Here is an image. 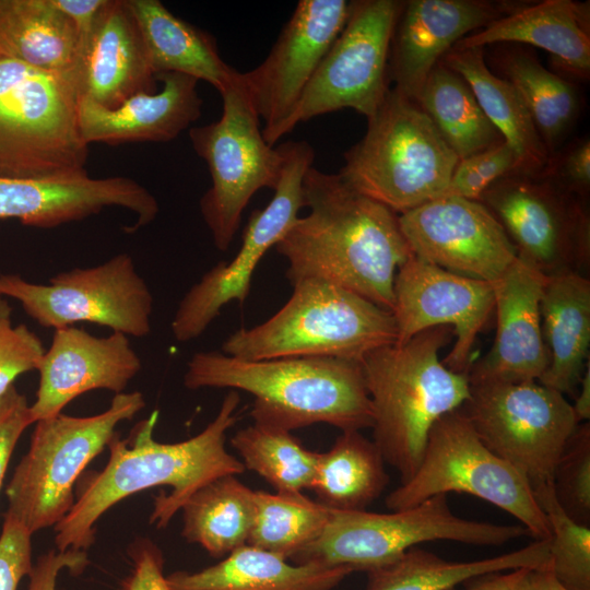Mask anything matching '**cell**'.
I'll return each instance as SVG.
<instances>
[{
  "label": "cell",
  "mask_w": 590,
  "mask_h": 590,
  "mask_svg": "<svg viewBox=\"0 0 590 590\" xmlns=\"http://www.w3.org/2000/svg\"><path fill=\"white\" fill-rule=\"evenodd\" d=\"M238 391L229 390L212 422L196 436L179 442L154 439L158 412L139 422L127 439L116 433L108 444L106 465L81 484L74 504L55 526L57 551H87L95 541L97 520L122 499L155 486H169L153 502L150 523L165 528L186 500L203 484L245 467L225 448L226 434L237 422Z\"/></svg>",
  "instance_id": "6da1fadb"
},
{
  "label": "cell",
  "mask_w": 590,
  "mask_h": 590,
  "mask_svg": "<svg viewBox=\"0 0 590 590\" xmlns=\"http://www.w3.org/2000/svg\"><path fill=\"white\" fill-rule=\"evenodd\" d=\"M298 217L274 249L292 283L321 279L392 311L399 268L413 255L399 215L350 187L339 174L311 166L302 186Z\"/></svg>",
  "instance_id": "7a4b0ae2"
},
{
  "label": "cell",
  "mask_w": 590,
  "mask_h": 590,
  "mask_svg": "<svg viewBox=\"0 0 590 590\" xmlns=\"http://www.w3.org/2000/svg\"><path fill=\"white\" fill-rule=\"evenodd\" d=\"M190 390L226 388L253 396V423L292 432L317 423L343 430L373 426L374 412L358 361L332 357L241 359L198 352L187 363Z\"/></svg>",
  "instance_id": "3957f363"
},
{
  "label": "cell",
  "mask_w": 590,
  "mask_h": 590,
  "mask_svg": "<svg viewBox=\"0 0 590 590\" xmlns=\"http://www.w3.org/2000/svg\"><path fill=\"white\" fill-rule=\"evenodd\" d=\"M452 335L449 327L430 328L361 361L374 412L373 441L399 472L401 484L420 465L433 425L470 396L468 374L455 373L439 359Z\"/></svg>",
  "instance_id": "277c9868"
},
{
  "label": "cell",
  "mask_w": 590,
  "mask_h": 590,
  "mask_svg": "<svg viewBox=\"0 0 590 590\" xmlns=\"http://www.w3.org/2000/svg\"><path fill=\"white\" fill-rule=\"evenodd\" d=\"M288 300L262 323L241 328L222 353L241 359L332 357L361 362L397 342L391 311L332 282L302 279Z\"/></svg>",
  "instance_id": "5b68a950"
},
{
  "label": "cell",
  "mask_w": 590,
  "mask_h": 590,
  "mask_svg": "<svg viewBox=\"0 0 590 590\" xmlns=\"http://www.w3.org/2000/svg\"><path fill=\"white\" fill-rule=\"evenodd\" d=\"M343 156L339 176L398 215L441 197L459 162L418 103L394 87Z\"/></svg>",
  "instance_id": "8992f818"
},
{
  "label": "cell",
  "mask_w": 590,
  "mask_h": 590,
  "mask_svg": "<svg viewBox=\"0 0 590 590\" xmlns=\"http://www.w3.org/2000/svg\"><path fill=\"white\" fill-rule=\"evenodd\" d=\"M70 78L0 52V177L39 179L85 173L88 145Z\"/></svg>",
  "instance_id": "52a82bcc"
},
{
  "label": "cell",
  "mask_w": 590,
  "mask_h": 590,
  "mask_svg": "<svg viewBox=\"0 0 590 590\" xmlns=\"http://www.w3.org/2000/svg\"><path fill=\"white\" fill-rule=\"evenodd\" d=\"M144 406L140 391L121 392L99 414L60 413L37 421L28 450L7 485L5 515L32 534L58 524L74 504V484L86 465L108 446L117 425Z\"/></svg>",
  "instance_id": "ba28073f"
},
{
  "label": "cell",
  "mask_w": 590,
  "mask_h": 590,
  "mask_svg": "<svg viewBox=\"0 0 590 590\" xmlns=\"http://www.w3.org/2000/svg\"><path fill=\"white\" fill-rule=\"evenodd\" d=\"M530 535L520 524L503 526L456 516L446 494L416 506L377 514L331 510L321 533L297 552L295 564L346 566L369 571L389 564L415 545L438 540L476 545H502Z\"/></svg>",
  "instance_id": "9c48e42d"
},
{
  "label": "cell",
  "mask_w": 590,
  "mask_h": 590,
  "mask_svg": "<svg viewBox=\"0 0 590 590\" xmlns=\"http://www.w3.org/2000/svg\"><path fill=\"white\" fill-rule=\"evenodd\" d=\"M449 492L470 494L502 508L536 540L551 536L528 480L483 444L459 409L433 425L415 473L387 496L386 505L402 510Z\"/></svg>",
  "instance_id": "30bf717a"
},
{
  "label": "cell",
  "mask_w": 590,
  "mask_h": 590,
  "mask_svg": "<svg viewBox=\"0 0 590 590\" xmlns=\"http://www.w3.org/2000/svg\"><path fill=\"white\" fill-rule=\"evenodd\" d=\"M220 94V119L190 128L189 138L212 179L200 200V211L215 247L226 251L253 194L262 188H276L283 154L280 145L271 146L264 140L241 72L237 71Z\"/></svg>",
  "instance_id": "8fae6325"
},
{
  "label": "cell",
  "mask_w": 590,
  "mask_h": 590,
  "mask_svg": "<svg viewBox=\"0 0 590 590\" xmlns=\"http://www.w3.org/2000/svg\"><path fill=\"white\" fill-rule=\"evenodd\" d=\"M459 409L483 444L522 474L531 487L552 482L580 424L565 396L538 381L480 380Z\"/></svg>",
  "instance_id": "7c38bea8"
},
{
  "label": "cell",
  "mask_w": 590,
  "mask_h": 590,
  "mask_svg": "<svg viewBox=\"0 0 590 590\" xmlns=\"http://www.w3.org/2000/svg\"><path fill=\"white\" fill-rule=\"evenodd\" d=\"M403 1H350L344 27L329 48L290 116L270 145L298 123L351 108L367 119L382 104L389 87V54Z\"/></svg>",
  "instance_id": "4fadbf2b"
},
{
  "label": "cell",
  "mask_w": 590,
  "mask_h": 590,
  "mask_svg": "<svg viewBox=\"0 0 590 590\" xmlns=\"http://www.w3.org/2000/svg\"><path fill=\"white\" fill-rule=\"evenodd\" d=\"M0 293L17 300L44 328L56 330L90 322L134 338L151 332L153 296L129 253L116 255L94 267L60 272L47 284L2 274Z\"/></svg>",
  "instance_id": "5bb4252c"
},
{
  "label": "cell",
  "mask_w": 590,
  "mask_h": 590,
  "mask_svg": "<svg viewBox=\"0 0 590 590\" xmlns=\"http://www.w3.org/2000/svg\"><path fill=\"white\" fill-rule=\"evenodd\" d=\"M480 202L503 226L518 257L544 275L586 274L590 262L587 200L538 174L516 172L487 188Z\"/></svg>",
  "instance_id": "9a60e30c"
},
{
  "label": "cell",
  "mask_w": 590,
  "mask_h": 590,
  "mask_svg": "<svg viewBox=\"0 0 590 590\" xmlns=\"http://www.w3.org/2000/svg\"><path fill=\"white\" fill-rule=\"evenodd\" d=\"M280 148L283 163L271 201L250 215L233 259L215 264L181 298L170 324L177 341L197 339L222 307L232 300H246L257 266L299 217L303 179L312 166L315 151L307 141H287Z\"/></svg>",
  "instance_id": "2e32d148"
},
{
  "label": "cell",
  "mask_w": 590,
  "mask_h": 590,
  "mask_svg": "<svg viewBox=\"0 0 590 590\" xmlns=\"http://www.w3.org/2000/svg\"><path fill=\"white\" fill-rule=\"evenodd\" d=\"M392 315L397 342L435 328H451L456 341L441 362L455 373L468 374L476 337L494 311L492 283L447 271L412 255L393 283Z\"/></svg>",
  "instance_id": "e0dca14e"
},
{
  "label": "cell",
  "mask_w": 590,
  "mask_h": 590,
  "mask_svg": "<svg viewBox=\"0 0 590 590\" xmlns=\"http://www.w3.org/2000/svg\"><path fill=\"white\" fill-rule=\"evenodd\" d=\"M345 0H300L267 58L241 73L270 145L290 116L349 16Z\"/></svg>",
  "instance_id": "ac0fdd59"
},
{
  "label": "cell",
  "mask_w": 590,
  "mask_h": 590,
  "mask_svg": "<svg viewBox=\"0 0 590 590\" xmlns=\"http://www.w3.org/2000/svg\"><path fill=\"white\" fill-rule=\"evenodd\" d=\"M399 224L414 256L463 276L493 283L518 257L480 201L442 196L400 214Z\"/></svg>",
  "instance_id": "d6986e66"
},
{
  "label": "cell",
  "mask_w": 590,
  "mask_h": 590,
  "mask_svg": "<svg viewBox=\"0 0 590 590\" xmlns=\"http://www.w3.org/2000/svg\"><path fill=\"white\" fill-rule=\"evenodd\" d=\"M117 206L137 215L131 231L154 221L158 203L142 185L129 177L92 178L87 172L39 179L0 177V219L52 228Z\"/></svg>",
  "instance_id": "ffe728a7"
},
{
  "label": "cell",
  "mask_w": 590,
  "mask_h": 590,
  "mask_svg": "<svg viewBox=\"0 0 590 590\" xmlns=\"http://www.w3.org/2000/svg\"><path fill=\"white\" fill-rule=\"evenodd\" d=\"M142 363L129 337H96L74 326L56 329L37 371L38 388L30 411L34 424L62 413L72 400L92 390L123 392Z\"/></svg>",
  "instance_id": "44dd1931"
},
{
  "label": "cell",
  "mask_w": 590,
  "mask_h": 590,
  "mask_svg": "<svg viewBox=\"0 0 590 590\" xmlns=\"http://www.w3.org/2000/svg\"><path fill=\"white\" fill-rule=\"evenodd\" d=\"M520 7L488 0L403 1L389 54L394 88L416 99L430 70L459 40Z\"/></svg>",
  "instance_id": "7402d4cb"
},
{
  "label": "cell",
  "mask_w": 590,
  "mask_h": 590,
  "mask_svg": "<svg viewBox=\"0 0 590 590\" xmlns=\"http://www.w3.org/2000/svg\"><path fill=\"white\" fill-rule=\"evenodd\" d=\"M546 275L517 257L495 282L496 334L492 349L468 371L469 381H538L548 366L540 302Z\"/></svg>",
  "instance_id": "603a6c76"
},
{
  "label": "cell",
  "mask_w": 590,
  "mask_h": 590,
  "mask_svg": "<svg viewBox=\"0 0 590 590\" xmlns=\"http://www.w3.org/2000/svg\"><path fill=\"white\" fill-rule=\"evenodd\" d=\"M156 79L163 83L160 92L135 94L114 109L81 97L78 122L83 141L87 145L167 142L196 122L203 103L199 81L176 72L160 73Z\"/></svg>",
  "instance_id": "cb8c5ba5"
},
{
  "label": "cell",
  "mask_w": 590,
  "mask_h": 590,
  "mask_svg": "<svg viewBox=\"0 0 590 590\" xmlns=\"http://www.w3.org/2000/svg\"><path fill=\"white\" fill-rule=\"evenodd\" d=\"M80 98L114 109L139 93L157 92V79L123 0H108L78 71Z\"/></svg>",
  "instance_id": "d4e9b609"
},
{
  "label": "cell",
  "mask_w": 590,
  "mask_h": 590,
  "mask_svg": "<svg viewBox=\"0 0 590 590\" xmlns=\"http://www.w3.org/2000/svg\"><path fill=\"white\" fill-rule=\"evenodd\" d=\"M496 43H521L542 48L567 72L590 73V11L588 3L545 0L521 5L465 36L453 47L484 48Z\"/></svg>",
  "instance_id": "484cf974"
},
{
  "label": "cell",
  "mask_w": 590,
  "mask_h": 590,
  "mask_svg": "<svg viewBox=\"0 0 590 590\" xmlns=\"http://www.w3.org/2000/svg\"><path fill=\"white\" fill-rule=\"evenodd\" d=\"M540 315L548 366L538 382L575 396L589 361L590 280L576 271L548 275Z\"/></svg>",
  "instance_id": "4316f807"
},
{
  "label": "cell",
  "mask_w": 590,
  "mask_h": 590,
  "mask_svg": "<svg viewBox=\"0 0 590 590\" xmlns=\"http://www.w3.org/2000/svg\"><path fill=\"white\" fill-rule=\"evenodd\" d=\"M149 62L157 75L176 72L210 83L221 93L237 70L221 57L215 38L176 16L158 0H123Z\"/></svg>",
  "instance_id": "83f0119b"
},
{
  "label": "cell",
  "mask_w": 590,
  "mask_h": 590,
  "mask_svg": "<svg viewBox=\"0 0 590 590\" xmlns=\"http://www.w3.org/2000/svg\"><path fill=\"white\" fill-rule=\"evenodd\" d=\"M354 570L346 566L287 563L280 555L244 545L215 565L166 576L172 590H331Z\"/></svg>",
  "instance_id": "f1b7e54d"
},
{
  "label": "cell",
  "mask_w": 590,
  "mask_h": 590,
  "mask_svg": "<svg viewBox=\"0 0 590 590\" xmlns=\"http://www.w3.org/2000/svg\"><path fill=\"white\" fill-rule=\"evenodd\" d=\"M0 52L76 82V33L50 0H0Z\"/></svg>",
  "instance_id": "f546056e"
},
{
  "label": "cell",
  "mask_w": 590,
  "mask_h": 590,
  "mask_svg": "<svg viewBox=\"0 0 590 590\" xmlns=\"http://www.w3.org/2000/svg\"><path fill=\"white\" fill-rule=\"evenodd\" d=\"M439 62L469 84L488 120L516 152L520 173L540 174L550 154L520 95L488 69L483 48L453 47Z\"/></svg>",
  "instance_id": "4dcf8cb0"
},
{
  "label": "cell",
  "mask_w": 590,
  "mask_h": 590,
  "mask_svg": "<svg viewBox=\"0 0 590 590\" xmlns=\"http://www.w3.org/2000/svg\"><path fill=\"white\" fill-rule=\"evenodd\" d=\"M548 563L550 538L535 540L510 553L472 562H449L412 547L396 560L367 571L366 590H451L474 577L538 568Z\"/></svg>",
  "instance_id": "1f68e13d"
},
{
  "label": "cell",
  "mask_w": 590,
  "mask_h": 590,
  "mask_svg": "<svg viewBox=\"0 0 590 590\" xmlns=\"http://www.w3.org/2000/svg\"><path fill=\"white\" fill-rule=\"evenodd\" d=\"M385 463L374 441L359 430H343L328 451L319 452L310 489L331 510H366L389 483Z\"/></svg>",
  "instance_id": "d6a6232c"
},
{
  "label": "cell",
  "mask_w": 590,
  "mask_h": 590,
  "mask_svg": "<svg viewBox=\"0 0 590 590\" xmlns=\"http://www.w3.org/2000/svg\"><path fill=\"white\" fill-rule=\"evenodd\" d=\"M180 510L187 542L222 557L247 544L256 514L255 491L234 474L222 475L200 486Z\"/></svg>",
  "instance_id": "836d02e7"
},
{
  "label": "cell",
  "mask_w": 590,
  "mask_h": 590,
  "mask_svg": "<svg viewBox=\"0 0 590 590\" xmlns=\"http://www.w3.org/2000/svg\"><path fill=\"white\" fill-rule=\"evenodd\" d=\"M503 79L520 95L550 155L562 146L580 110L575 86L551 72L523 49L505 50L497 58Z\"/></svg>",
  "instance_id": "e575fe53"
},
{
  "label": "cell",
  "mask_w": 590,
  "mask_h": 590,
  "mask_svg": "<svg viewBox=\"0 0 590 590\" xmlns=\"http://www.w3.org/2000/svg\"><path fill=\"white\" fill-rule=\"evenodd\" d=\"M415 101L459 160L504 141L465 80L440 62Z\"/></svg>",
  "instance_id": "d590c367"
},
{
  "label": "cell",
  "mask_w": 590,
  "mask_h": 590,
  "mask_svg": "<svg viewBox=\"0 0 590 590\" xmlns=\"http://www.w3.org/2000/svg\"><path fill=\"white\" fill-rule=\"evenodd\" d=\"M245 469L256 472L278 493L310 489L319 452L306 449L291 432L253 423L231 438Z\"/></svg>",
  "instance_id": "8d00e7d4"
},
{
  "label": "cell",
  "mask_w": 590,
  "mask_h": 590,
  "mask_svg": "<svg viewBox=\"0 0 590 590\" xmlns=\"http://www.w3.org/2000/svg\"><path fill=\"white\" fill-rule=\"evenodd\" d=\"M256 514L248 545L291 559L323 530L330 509L298 493L255 491Z\"/></svg>",
  "instance_id": "74e56055"
},
{
  "label": "cell",
  "mask_w": 590,
  "mask_h": 590,
  "mask_svg": "<svg viewBox=\"0 0 590 590\" xmlns=\"http://www.w3.org/2000/svg\"><path fill=\"white\" fill-rule=\"evenodd\" d=\"M532 492L550 526V559L556 579L568 590H590V526L563 510L552 482L532 486Z\"/></svg>",
  "instance_id": "f35d334b"
},
{
  "label": "cell",
  "mask_w": 590,
  "mask_h": 590,
  "mask_svg": "<svg viewBox=\"0 0 590 590\" xmlns=\"http://www.w3.org/2000/svg\"><path fill=\"white\" fill-rule=\"evenodd\" d=\"M555 497L575 521L590 526V425L579 424L553 473Z\"/></svg>",
  "instance_id": "ab89813d"
},
{
  "label": "cell",
  "mask_w": 590,
  "mask_h": 590,
  "mask_svg": "<svg viewBox=\"0 0 590 590\" xmlns=\"http://www.w3.org/2000/svg\"><path fill=\"white\" fill-rule=\"evenodd\" d=\"M516 172H520L518 156L506 141H502L459 160L442 196L480 201L487 188Z\"/></svg>",
  "instance_id": "60d3db41"
},
{
  "label": "cell",
  "mask_w": 590,
  "mask_h": 590,
  "mask_svg": "<svg viewBox=\"0 0 590 590\" xmlns=\"http://www.w3.org/2000/svg\"><path fill=\"white\" fill-rule=\"evenodd\" d=\"M45 354L40 339L27 326H13L11 318L0 321V397L22 374L37 369Z\"/></svg>",
  "instance_id": "b9f144b4"
},
{
  "label": "cell",
  "mask_w": 590,
  "mask_h": 590,
  "mask_svg": "<svg viewBox=\"0 0 590 590\" xmlns=\"http://www.w3.org/2000/svg\"><path fill=\"white\" fill-rule=\"evenodd\" d=\"M565 191L587 200L590 189V141L583 137L550 155L538 174Z\"/></svg>",
  "instance_id": "7bdbcfd3"
},
{
  "label": "cell",
  "mask_w": 590,
  "mask_h": 590,
  "mask_svg": "<svg viewBox=\"0 0 590 590\" xmlns=\"http://www.w3.org/2000/svg\"><path fill=\"white\" fill-rule=\"evenodd\" d=\"M32 567V533L4 514L0 533V590H16Z\"/></svg>",
  "instance_id": "ee69618b"
},
{
  "label": "cell",
  "mask_w": 590,
  "mask_h": 590,
  "mask_svg": "<svg viewBox=\"0 0 590 590\" xmlns=\"http://www.w3.org/2000/svg\"><path fill=\"white\" fill-rule=\"evenodd\" d=\"M32 424L27 399L13 385L0 397V491L16 444Z\"/></svg>",
  "instance_id": "f6af8a7d"
},
{
  "label": "cell",
  "mask_w": 590,
  "mask_h": 590,
  "mask_svg": "<svg viewBox=\"0 0 590 590\" xmlns=\"http://www.w3.org/2000/svg\"><path fill=\"white\" fill-rule=\"evenodd\" d=\"M132 570L125 579L123 590H172L164 576V557L158 546L140 539L129 547Z\"/></svg>",
  "instance_id": "bcb514c9"
},
{
  "label": "cell",
  "mask_w": 590,
  "mask_h": 590,
  "mask_svg": "<svg viewBox=\"0 0 590 590\" xmlns=\"http://www.w3.org/2000/svg\"><path fill=\"white\" fill-rule=\"evenodd\" d=\"M87 564L86 551L51 550L39 556L33 564L27 575V590H57V579L61 570L68 569L72 574H80Z\"/></svg>",
  "instance_id": "7dc6e473"
},
{
  "label": "cell",
  "mask_w": 590,
  "mask_h": 590,
  "mask_svg": "<svg viewBox=\"0 0 590 590\" xmlns=\"http://www.w3.org/2000/svg\"><path fill=\"white\" fill-rule=\"evenodd\" d=\"M72 23L79 45L80 62L94 35L108 0H50ZM80 67V66H79Z\"/></svg>",
  "instance_id": "c3c4849f"
},
{
  "label": "cell",
  "mask_w": 590,
  "mask_h": 590,
  "mask_svg": "<svg viewBox=\"0 0 590 590\" xmlns=\"http://www.w3.org/2000/svg\"><path fill=\"white\" fill-rule=\"evenodd\" d=\"M531 569L533 568H519L507 574H488L482 576L468 590H521Z\"/></svg>",
  "instance_id": "681fc988"
},
{
  "label": "cell",
  "mask_w": 590,
  "mask_h": 590,
  "mask_svg": "<svg viewBox=\"0 0 590 590\" xmlns=\"http://www.w3.org/2000/svg\"><path fill=\"white\" fill-rule=\"evenodd\" d=\"M521 590H568L555 577L550 563L529 571Z\"/></svg>",
  "instance_id": "f907efd6"
},
{
  "label": "cell",
  "mask_w": 590,
  "mask_h": 590,
  "mask_svg": "<svg viewBox=\"0 0 590 590\" xmlns=\"http://www.w3.org/2000/svg\"><path fill=\"white\" fill-rule=\"evenodd\" d=\"M580 390L571 404L578 422L588 421L590 418V363L587 362L585 371L581 376Z\"/></svg>",
  "instance_id": "816d5d0a"
},
{
  "label": "cell",
  "mask_w": 590,
  "mask_h": 590,
  "mask_svg": "<svg viewBox=\"0 0 590 590\" xmlns=\"http://www.w3.org/2000/svg\"><path fill=\"white\" fill-rule=\"evenodd\" d=\"M12 308L4 299V296L0 293V321L7 318H11Z\"/></svg>",
  "instance_id": "f5cc1de1"
}]
</instances>
